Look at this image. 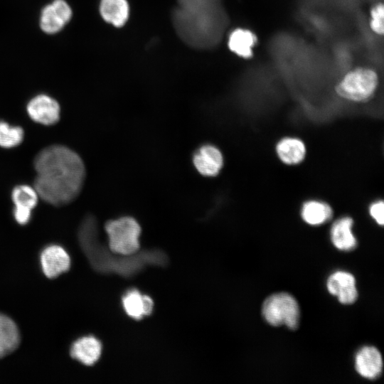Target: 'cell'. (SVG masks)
Here are the masks:
<instances>
[{"instance_id":"1","label":"cell","mask_w":384,"mask_h":384,"mask_svg":"<svg viewBox=\"0 0 384 384\" xmlns=\"http://www.w3.org/2000/svg\"><path fill=\"white\" fill-rule=\"evenodd\" d=\"M36 176L34 188L38 196L53 206L65 205L80 192L85 176L84 163L69 148L53 145L41 151L35 158Z\"/></svg>"},{"instance_id":"2","label":"cell","mask_w":384,"mask_h":384,"mask_svg":"<svg viewBox=\"0 0 384 384\" xmlns=\"http://www.w3.org/2000/svg\"><path fill=\"white\" fill-rule=\"evenodd\" d=\"M79 241L93 268L102 273H116L130 277L140 272L147 265L164 266L168 264L167 255L161 250H151L131 255H121L110 252L97 238V223L93 217L82 221L78 233Z\"/></svg>"},{"instance_id":"3","label":"cell","mask_w":384,"mask_h":384,"mask_svg":"<svg viewBox=\"0 0 384 384\" xmlns=\"http://www.w3.org/2000/svg\"><path fill=\"white\" fill-rule=\"evenodd\" d=\"M218 14L217 0H178L174 14L175 27L186 43L208 48L218 39Z\"/></svg>"},{"instance_id":"4","label":"cell","mask_w":384,"mask_h":384,"mask_svg":"<svg viewBox=\"0 0 384 384\" xmlns=\"http://www.w3.org/2000/svg\"><path fill=\"white\" fill-rule=\"evenodd\" d=\"M110 250L117 255H131L139 250L141 228L133 218L125 216L109 220L105 225Z\"/></svg>"},{"instance_id":"5","label":"cell","mask_w":384,"mask_h":384,"mask_svg":"<svg viewBox=\"0 0 384 384\" xmlns=\"http://www.w3.org/2000/svg\"><path fill=\"white\" fill-rule=\"evenodd\" d=\"M378 84L377 73L368 68H357L350 70L338 83L336 90L341 97L363 102L370 99Z\"/></svg>"},{"instance_id":"6","label":"cell","mask_w":384,"mask_h":384,"mask_svg":"<svg viewBox=\"0 0 384 384\" xmlns=\"http://www.w3.org/2000/svg\"><path fill=\"white\" fill-rule=\"evenodd\" d=\"M262 313L265 321L273 326L284 325L294 330L299 326V304L288 293L280 292L268 297L262 304Z\"/></svg>"},{"instance_id":"7","label":"cell","mask_w":384,"mask_h":384,"mask_svg":"<svg viewBox=\"0 0 384 384\" xmlns=\"http://www.w3.org/2000/svg\"><path fill=\"white\" fill-rule=\"evenodd\" d=\"M38 194L34 187L23 184L14 187L11 193L14 204V216L18 224L26 225L31 218L32 210L36 206Z\"/></svg>"},{"instance_id":"8","label":"cell","mask_w":384,"mask_h":384,"mask_svg":"<svg viewBox=\"0 0 384 384\" xmlns=\"http://www.w3.org/2000/svg\"><path fill=\"white\" fill-rule=\"evenodd\" d=\"M26 110L32 120L43 125L54 124L60 119V109L58 103L46 95H39L31 99Z\"/></svg>"},{"instance_id":"9","label":"cell","mask_w":384,"mask_h":384,"mask_svg":"<svg viewBox=\"0 0 384 384\" xmlns=\"http://www.w3.org/2000/svg\"><path fill=\"white\" fill-rule=\"evenodd\" d=\"M72 11L63 0H55L42 11L41 27L48 33L59 31L70 19Z\"/></svg>"},{"instance_id":"10","label":"cell","mask_w":384,"mask_h":384,"mask_svg":"<svg viewBox=\"0 0 384 384\" xmlns=\"http://www.w3.org/2000/svg\"><path fill=\"white\" fill-rule=\"evenodd\" d=\"M326 284L329 293L336 296L341 304H351L356 301V279L351 273L336 272L328 278Z\"/></svg>"},{"instance_id":"11","label":"cell","mask_w":384,"mask_h":384,"mask_svg":"<svg viewBox=\"0 0 384 384\" xmlns=\"http://www.w3.org/2000/svg\"><path fill=\"white\" fill-rule=\"evenodd\" d=\"M193 163L196 170L203 176H214L222 169L223 158L217 147L211 144H204L195 151Z\"/></svg>"},{"instance_id":"12","label":"cell","mask_w":384,"mask_h":384,"mask_svg":"<svg viewBox=\"0 0 384 384\" xmlns=\"http://www.w3.org/2000/svg\"><path fill=\"white\" fill-rule=\"evenodd\" d=\"M41 264L44 274L52 279L70 269V258L62 247L53 245L43 250Z\"/></svg>"},{"instance_id":"13","label":"cell","mask_w":384,"mask_h":384,"mask_svg":"<svg viewBox=\"0 0 384 384\" xmlns=\"http://www.w3.org/2000/svg\"><path fill=\"white\" fill-rule=\"evenodd\" d=\"M355 368L358 373L365 378H377L383 370V359L380 351L373 346L362 348L356 353Z\"/></svg>"},{"instance_id":"14","label":"cell","mask_w":384,"mask_h":384,"mask_svg":"<svg viewBox=\"0 0 384 384\" xmlns=\"http://www.w3.org/2000/svg\"><path fill=\"white\" fill-rule=\"evenodd\" d=\"M102 352L100 341L94 336H85L77 340L71 346L70 356L85 366L95 364Z\"/></svg>"},{"instance_id":"15","label":"cell","mask_w":384,"mask_h":384,"mask_svg":"<svg viewBox=\"0 0 384 384\" xmlns=\"http://www.w3.org/2000/svg\"><path fill=\"white\" fill-rule=\"evenodd\" d=\"M122 305L127 314L132 319L139 320L151 314L154 302L151 297L142 295L138 290H128L122 297Z\"/></svg>"},{"instance_id":"16","label":"cell","mask_w":384,"mask_h":384,"mask_svg":"<svg viewBox=\"0 0 384 384\" xmlns=\"http://www.w3.org/2000/svg\"><path fill=\"white\" fill-rule=\"evenodd\" d=\"M19 343L17 326L9 317L0 314V358L14 351Z\"/></svg>"},{"instance_id":"17","label":"cell","mask_w":384,"mask_h":384,"mask_svg":"<svg viewBox=\"0 0 384 384\" xmlns=\"http://www.w3.org/2000/svg\"><path fill=\"white\" fill-rule=\"evenodd\" d=\"M353 220L343 218L336 221L331 230V238L334 245L341 250H351L356 246V240L352 233Z\"/></svg>"},{"instance_id":"18","label":"cell","mask_w":384,"mask_h":384,"mask_svg":"<svg viewBox=\"0 0 384 384\" xmlns=\"http://www.w3.org/2000/svg\"><path fill=\"white\" fill-rule=\"evenodd\" d=\"M257 38L250 31L244 28L234 30L228 38L230 50L243 58H249L252 55L253 48Z\"/></svg>"},{"instance_id":"19","label":"cell","mask_w":384,"mask_h":384,"mask_svg":"<svg viewBox=\"0 0 384 384\" xmlns=\"http://www.w3.org/2000/svg\"><path fill=\"white\" fill-rule=\"evenodd\" d=\"M100 14L107 22L122 26L129 16V5L126 0H101Z\"/></svg>"},{"instance_id":"20","label":"cell","mask_w":384,"mask_h":384,"mask_svg":"<svg viewBox=\"0 0 384 384\" xmlns=\"http://www.w3.org/2000/svg\"><path fill=\"white\" fill-rule=\"evenodd\" d=\"M277 152L280 159L287 164H298L305 156V146L297 139L285 138L277 145Z\"/></svg>"},{"instance_id":"21","label":"cell","mask_w":384,"mask_h":384,"mask_svg":"<svg viewBox=\"0 0 384 384\" xmlns=\"http://www.w3.org/2000/svg\"><path fill=\"white\" fill-rule=\"evenodd\" d=\"M331 207L324 203L309 201L306 203L302 210L304 220L312 225H321L331 218Z\"/></svg>"},{"instance_id":"22","label":"cell","mask_w":384,"mask_h":384,"mask_svg":"<svg viewBox=\"0 0 384 384\" xmlns=\"http://www.w3.org/2000/svg\"><path fill=\"white\" fill-rule=\"evenodd\" d=\"M23 136L21 127L0 121V146L6 149L15 147L21 143Z\"/></svg>"},{"instance_id":"23","label":"cell","mask_w":384,"mask_h":384,"mask_svg":"<svg viewBox=\"0 0 384 384\" xmlns=\"http://www.w3.org/2000/svg\"><path fill=\"white\" fill-rule=\"evenodd\" d=\"M383 4H378L370 11V26L378 35L383 33Z\"/></svg>"},{"instance_id":"24","label":"cell","mask_w":384,"mask_h":384,"mask_svg":"<svg viewBox=\"0 0 384 384\" xmlns=\"http://www.w3.org/2000/svg\"><path fill=\"white\" fill-rule=\"evenodd\" d=\"M384 205L383 201L373 203L370 208V214L373 219L380 225L384 223L383 217Z\"/></svg>"}]
</instances>
